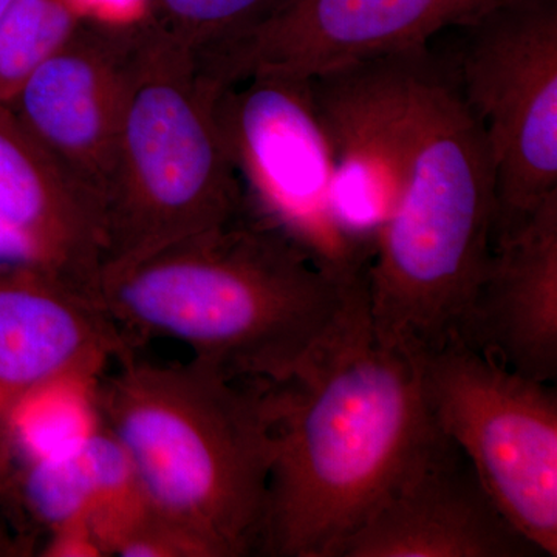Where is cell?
Returning a JSON list of instances; mask_svg holds the SVG:
<instances>
[{"label":"cell","mask_w":557,"mask_h":557,"mask_svg":"<svg viewBox=\"0 0 557 557\" xmlns=\"http://www.w3.org/2000/svg\"><path fill=\"white\" fill-rule=\"evenodd\" d=\"M309 83L336 163L383 185L392 201L368 267L373 330L424 357L456 336L493 249L485 134L428 49Z\"/></svg>","instance_id":"obj_1"},{"label":"cell","mask_w":557,"mask_h":557,"mask_svg":"<svg viewBox=\"0 0 557 557\" xmlns=\"http://www.w3.org/2000/svg\"><path fill=\"white\" fill-rule=\"evenodd\" d=\"M421 362L379 338L368 276L278 383H259L274 438L262 555L339 557L435 426Z\"/></svg>","instance_id":"obj_2"},{"label":"cell","mask_w":557,"mask_h":557,"mask_svg":"<svg viewBox=\"0 0 557 557\" xmlns=\"http://www.w3.org/2000/svg\"><path fill=\"white\" fill-rule=\"evenodd\" d=\"M366 274L325 265L247 207L228 225L101 270L95 293L132 344L171 338L231 380L278 383Z\"/></svg>","instance_id":"obj_3"},{"label":"cell","mask_w":557,"mask_h":557,"mask_svg":"<svg viewBox=\"0 0 557 557\" xmlns=\"http://www.w3.org/2000/svg\"><path fill=\"white\" fill-rule=\"evenodd\" d=\"M100 386L104 426L137 469L150 507L208 557L260 552L274 438L259 383L205 362L150 364L129 355Z\"/></svg>","instance_id":"obj_4"},{"label":"cell","mask_w":557,"mask_h":557,"mask_svg":"<svg viewBox=\"0 0 557 557\" xmlns=\"http://www.w3.org/2000/svg\"><path fill=\"white\" fill-rule=\"evenodd\" d=\"M141 25L102 197L101 270L129 265L247 211L215 120L214 95L185 50Z\"/></svg>","instance_id":"obj_5"},{"label":"cell","mask_w":557,"mask_h":557,"mask_svg":"<svg viewBox=\"0 0 557 557\" xmlns=\"http://www.w3.org/2000/svg\"><path fill=\"white\" fill-rule=\"evenodd\" d=\"M424 403L490 496L544 556L557 555V394L457 338L424 355Z\"/></svg>","instance_id":"obj_6"},{"label":"cell","mask_w":557,"mask_h":557,"mask_svg":"<svg viewBox=\"0 0 557 557\" xmlns=\"http://www.w3.org/2000/svg\"><path fill=\"white\" fill-rule=\"evenodd\" d=\"M212 95L247 207L325 265L368 270L372 249L351 239L339 219L335 156L309 81L256 75Z\"/></svg>","instance_id":"obj_7"},{"label":"cell","mask_w":557,"mask_h":557,"mask_svg":"<svg viewBox=\"0 0 557 557\" xmlns=\"http://www.w3.org/2000/svg\"><path fill=\"white\" fill-rule=\"evenodd\" d=\"M461 28L454 78L490 146L500 223L557 190V0H498Z\"/></svg>","instance_id":"obj_8"},{"label":"cell","mask_w":557,"mask_h":557,"mask_svg":"<svg viewBox=\"0 0 557 557\" xmlns=\"http://www.w3.org/2000/svg\"><path fill=\"white\" fill-rule=\"evenodd\" d=\"M498 0H288L271 16L194 61L212 91L256 75L311 81L426 50Z\"/></svg>","instance_id":"obj_9"},{"label":"cell","mask_w":557,"mask_h":557,"mask_svg":"<svg viewBox=\"0 0 557 557\" xmlns=\"http://www.w3.org/2000/svg\"><path fill=\"white\" fill-rule=\"evenodd\" d=\"M141 40L139 20L87 16L5 106L101 212Z\"/></svg>","instance_id":"obj_10"},{"label":"cell","mask_w":557,"mask_h":557,"mask_svg":"<svg viewBox=\"0 0 557 557\" xmlns=\"http://www.w3.org/2000/svg\"><path fill=\"white\" fill-rule=\"evenodd\" d=\"M544 556L487 493L467 454L435 429L339 557Z\"/></svg>","instance_id":"obj_11"},{"label":"cell","mask_w":557,"mask_h":557,"mask_svg":"<svg viewBox=\"0 0 557 557\" xmlns=\"http://www.w3.org/2000/svg\"><path fill=\"white\" fill-rule=\"evenodd\" d=\"M454 338L527 379L556 380L557 190L497 223L485 274Z\"/></svg>","instance_id":"obj_12"},{"label":"cell","mask_w":557,"mask_h":557,"mask_svg":"<svg viewBox=\"0 0 557 557\" xmlns=\"http://www.w3.org/2000/svg\"><path fill=\"white\" fill-rule=\"evenodd\" d=\"M132 347L91 289L32 263L0 271V383L16 394L61 373L101 376Z\"/></svg>","instance_id":"obj_13"},{"label":"cell","mask_w":557,"mask_h":557,"mask_svg":"<svg viewBox=\"0 0 557 557\" xmlns=\"http://www.w3.org/2000/svg\"><path fill=\"white\" fill-rule=\"evenodd\" d=\"M0 220L40 269L95 292L102 212L49 152L0 106Z\"/></svg>","instance_id":"obj_14"},{"label":"cell","mask_w":557,"mask_h":557,"mask_svg":"<svg viewBox=\"0 0 557 557\" xmlns=\"http://www.w3.org/2000/svg\"><path fill=\"white\" fill-rule=\"evenodd\" d=\"M100 379L67 372L17 392L3 418L25 463L75 456L100 434Z\"/></svg>","instance_id":"obj_15"},{"label":"cell","mask_w":557,"mask_h":557,"mask_svg":"<svg viewBox=\"0 0 557 557\" xmlns=\"http://www.w3.org/2000/svg\"><path fill=\"white\" fill-rule=\"evenodd\" d=\"M89 16L86 0H10L0 16V106Z\"/></svg>","instance_id":"obj_16"},{"label":"cell","mask_w":557,"mask_h":557,"mask_svg":"<svg viewBox=\"0 0 557 557\" xmlns=\"http://www.w3.org/2000/svg\"><path fill=\"white\" fill-rule=\"evenodd\" d=\"M288 0H143L139 20L193 60L267 20Z\"/></svg>","instance_id":"obj_17"},{"label":"cell","mask_w":557,"mask_h":557,"mask_svg":"<svg viewBox=\"0 0 557 557\" xmlns=\"http://www.w3.org/2000/svg\"><path fill=\"white\" fill-rule=\"evenodd\" d=\"M89 457L94 471L90 523L106 555L115 556L121 542L156 511L129 454L108 428L91 440Z\"/></svg>","instance_id":"obj_18"},{"label":"cell","mask_w":557,"mask_h":557,"mask_svg":"<svg viewBox=\"0 0 557 557\" xmlns=\"http://www.w3.org/2000/svg\"><path fill=\"white\" fill-rule=\"evenodd\" d=\"M25 465V504L42 525L53 530L69 520L90 519L94 471L89 446L75 456Z\"/></svg>","instance_id":"obj_19"},{"label":"cell","mask_w":557,"mask_h":557,"mask_svg":"<svg viewBox=\"0 0 557 557\" xmlns=\"http://www.w3.org/2000/svg\"><path fill=\"white\" fill-rule=\"evenodd\" d=\"M120 557H208L205 548L182 528L153 512L116 548Z\"/></svg>","instance_id":"obj_20"},{"label":"cell","mask_w":557,"mask_h":557,"mask_svg":"<svg viewBox=\"0 0 557 557\" xmlns=\"http://www.w3.org/2000/svg\"><path fill=\"white\" fill-rule=\"evenodd\" d=\"M44 557H106V549L89 518L69 520L50 530L42 548Z\"/></svg>","instance_id":"obj_21"},{"label":"cell","mask_w":557,"mask_h":557,"mask_svg":"<svg viewBox=\"0 0 557 557\" xmlns=\"http://www.w3.org/2000/svg\"><path fill=\"white\" fill-rule=\"evenodd\" d=\"M14 397H16V392L11 391V388L0 383V417L3 418V416H5Z\"/></svg>","instance_id":"obj_22"},{"label":"cell","mask_w":557,"mask_h":557,"mask_svg":"<svg viewBox=\"0 0 557 557\" xmlns=\"http://www.w3.org/2000/svg\"><path fill=\"white\" fill-rule=\"evenodd\" d=\"M10 0H0V16H2L3 11H5L7 5H9Z\"/></svg>","instance_id":"obj_23"},{"label":"cell","mask_w":557,"mask_h":557,"mask_svg":"<svg viewBox=\"0 0 557 557\" xmlns=\"http://www.w3.org/2000/svg\"><path fill=\"white\" fill-rule=\"evenodd\" d=\"M0 494H2V471H0ZM3 541H5V539L0 536V549H3Z\"/></svg>","instance_id":"obj_24"}]
</instances>
